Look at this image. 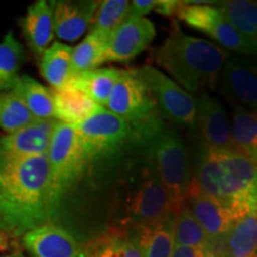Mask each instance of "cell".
<instances>
[{
  "instance_id": "1",
  "label": "cell",
  "mask_w": 257,
  "mask_h": 257,
  "mask_svg": "<svg viewBox=\"0 0 257 257\" xmlns=\"http://www.w3.org/2000/svg\"><path fill=\"white\" fill-rule=\"evenodd\" d=\"M55 213L48 155L0 163V230L23 237Z\"/></svg>"
},
{
  "instance_id": "2",
  "label": "cell",
  "mask_w": 257,
  "mask_h": 257,
  "mask_svg": "<svg viewBox=\"0 0 257 257\" xmlns=\"http://www.w3.org/2000/svg\"><path fill=\"white\" fill-rule=\"evenodd\" d=\"M193 179L234 220L257 211V165L240 153L199 148Z\"/></svg>"
},
{
  "instance_id": "3",
  "label": "cell",
  "mask_w": 257,
  "mask_h": 257,
  "mask_svg": "<svg viewBox=\"0 0 257 257\" xmlns=\"http://www.w3.org/2000/svg\"><path fill=\"white\" fill-rule=\"evenodd\" d=\"M229 53L216 43L176 30L154 51V62L189 94L214 88Z\"/></svg>"
},
{
  "instance_id": "4",
  "label": "cell",
  "mask_w": 257,
  "mask_h": 257,
  "mask_svg": "<svg viewBox=\"0 0 257 257\" xmlns=\"http://www.w3.org/2000/svg\"><path fill=\"white\" fill-rule=\"evenodd\" d=\"M138 143L168 192L175 212H178L185 205L193 184L188 152L181 136L163 123L138 140Z\"/></svg>"
},
{
  "instance_id": "5",
  "label": "cell",
  "mask_w": 257,
  "mask_h": 257,
  "mask_svg": "<svg viewBox=\"0 0 257 257\" xmlns=\"http://www.w3.org/2000/svg\"><path fill=\"white\" fill-rule=\"evenodd\" d=\"M124 195L123 231L159 223L176 213L168 192L144 154L126 170Z\"/></svg>"
},
{
  "instance_id": "6",
  "label": "cell",
  "mask_w": 257,
  "mask_h": 257,
  "mask_svg": "<svg viewBox=\"0 0 257 257\" xmlns=\"http://www.w3.org/2000/svg\"><path fill=\"white\" fill-rule=\"evenodd\" d=\"M106 110L123 118L133 127L137 141L165 123L155 100L135 69L121 70Z\"/></svg>"
},
{
  "instance_id": "7",
  "label": "cell",
  "mask_w": 257,
  "mask_h": 257,
  "mask_svg": "<svg viewBox=\"0 0 257 257\" xmlns=\"http://www.w3.org/2000/svg\"><path fill=\"white\" fill-rule=\"evenodd\" d=\"M47 155L50 168L51 202L57 211L64 193L78 181L88 161L80 146L75 128L61 121L54 131Z\"/></svg>"
},
{
  "instance_id": "8",
  "label": "cell",
  "mask_w": 257,
  "mask_h": 257,
  "mask_svg": "<svg viewBox=\"0 0 257 257\" xmlns=\"http://www.w3.org/2000/svg\"><path fill=\"white\" fill-rule=\"evenodd\" d=\"M73 126L88 163L137 142L133 127L119 115L102 107L88 119Z\"/></svg>"
},
{
  "instance_id": "9",
  "label": "cell",
  "mask_w": 257,
  "mask_h": 257,
  "mask_svg": "<svg viewBox=\"0 0 257 257\" xmlns=\"http://www.w3.org/2000/svg\"><path fill=\"white\" fill-rule=\"evenodd\" d=\"M153 99L161 115L173 125L197 127V98L186 92L174 80L152 66L135 69Z\"/></svg>"
},
{
  "instance_id": "10",
  "label": "cell",
  "mask_w": 257,
  "mask_h": 257,
  "mask_svg": "<svg viewBox=\"0 0 257 257\" xmlns=\"http://www.w3.org/2000/svg\"><path fill=\"white\" fill-rule=\"evenodd\" d=\"M176 17L188 27L205 32L224 47L226 51L231 50L238 54V56L257 59V49L230 24L218 8L193 4L192 2H181Z\"/></svg>"
},
{
  "instance_id": "11",
  "label": "cell",
  "mask_w": 257,
  "mask_h": 257,
  "mask_svg": "<svg viewBox=\"0 0 257 257\" xmlns=\"http://www.w3.org/2000/svg\"><path fill=\"white\" fill-rule=\"evenodd\" d=\"M56 119H36L15 133L0 137V163L47 155Z\"/></svg>"
},
{
  "instance_id": "12",
  "label": "cell",
  "mask_w": 257,
  "mask_h": 257,
  "mask_svg": "<svg viewBox=\"0 0 257 257\" xmlns=\"http://www.w3.org/2000/svg\"><path fill=\"white\" fill-rule=\"evenodd\" d=\"M220 92L232 105L257 108V59L232 56L220 74Z\"/></svg>"
},
{
  "instance_id": "13",
  "label": "cell",
  "mask_w": 257,
  "mask_h": 257,
  "mask_svg": "<svg viewBox=\"0 0 257 257\" xmlns=\"http://www.w3.org/2000/svg\"><path fill=\"white\" fill-rule=\"evenodd\" d=\"M156 36L153 22L146 17H128L106 44L105 62H127L140 55Z\"/></svg>"
},
{
  "instance_id": "14",
  "label": "cell",
  "mask_w": 257,
  "mask_h": 257,
  "mask_svg": "<svg viewBox=\"0 0 257 257\" xmlns=\"http://www.w3.org/2000/svg\"><path fill=\"white\" fill-rule=\"evenodd\" d=\"M185 205L189 208L199 225L205 231L208 240L213 246V250L216 251L236 220L219 202L205 194L195 184L194 179L186 197Z\"/></svg>"
},
{
  "instance_id": "15",
  "label": "cell",
  "mask_w": 257,
  "mask_h": 257,
  "mask_svg": "<svg viewBox=\"0 0 257 257\" xmlns=\"http://www.w3.org/2000/svg\"><path fill=\"white\" fill-rule=\"evenodd\" d=\"M197 126L205 146L237 153L231 138V127L226 112L220 101L206 91L198 94Z\"/></svg>"
},
{
  "instance_id": "16",
  "label": "cell",
  "mask_w": 257,
  "mask_h": 257,
  "mask_svg": "<svg viewBox=\"0 0 257 257\" xmlns=\"http://www.w3.org/2000/svg\"><path fill=\"white\" fill-rule=\"evenodd\" d=\"M22 239L34 257H86L85 245L62 227L50 223L29 231Z\"/></svg>"
},
{
  "instance_id": "17",
  "label": "cell",
  "mask_w": 257,
  "mask_h": 257,
  "mask_svg": "<svg viewBox=\"0 0 257 257\" xmlns=\"http://www.w3.org/2000/svg\"><path fill=\"white\" fill-rule=\"evenodd\" d=\"M54 10V28L60 40L74 42L85 34L100 2H51Z\"/></svg>"
},
{
  "instance_id": "18",
  "label": "cell",
  "mask_w": 257,
  "mask_h": 257,
  "mask_svg": "<svg viewBox=\"0 0 257 257\" xmlns=\"http://www.w3.org/2000/svg\"><path fill=\"white\" fill-rule=\"evenodd\" d=\"M174 216L159 223L131 227L125 231L142 257H170L175 246Z\"/></svg>"
},
{
  "instance_id": "19",
  "label": "cell",
  "mask_w": 257,
  "mask_h": 257,
  "mask_svg": "<svg viewBox=\"0 0 257 257\" xmlns=\"http://www.w3.org/2000/svg\"><path fill=\"white\" fill-rule=\"evenodd\" d=\"M24 38L32 53L42 57L55 35L53 4L40 0L28 9L27 15L19 19Z\"/></svg>"
},
{
  "instance_id": "20",
  "label": "cell",
  "mask_w": 257,
  "mask_h": 257,
  "mask_svg": "<svg viewBox=\"0 0 257 257\" xmlns=\"http://www.w3.org/2000/svg\"><path fill=\"white\" fill-rule=\"evenodd\" d=\"M51 93L55 106V119L61 123H82L101 108L87 93L70 82L61 88L51 89Z\"/></svg>"
},
{
  "instance_id": "21",
  "label": "cell",
  "mask_w": 257,
  "mask_h": 257,
  "mask_svg": "<svg viewBox=\"0 0 257 257\" xmlns=\"http://www.w3.org/2000/svg\"><path fill=\"white\" fill-rule=\"evenodd\" d=\"M214 253L218 257H257V211L234 221Z\"/></svg>"
},
{
  "instance_id": "22",
  "label": "cell",
  "mask_w": 257,
  "mask_h": 257,
  "mask_svg": "<svg viewBox=\"0 0 257 257\" xmlns=\"http://www.w3.org/2000/svg\"><path fill=\"white\" fill-rule=\"evenodd\" d=\"M231 138L237 153L257 165V108L232 105Z\"/></svg>"
},
{
  "instance_id": "23",
  "label": "cell",
  "mask_w": 257,
  "mask_h": 257,
  "mask_svg": "<svg viewBox=\"0 0 257 257\" xmlns=\"http://www.w3.org/2000/svg\"><path fill=\"white\" fill-rule=\"evenodd\" d=\"M73 48L55 42L41 57V74L53 89L68 85L74 78L72 69Z\"/></svg>"
},
{
  "instance_id": "24",
  "label": "cell",
  "mask_w": 257,
  "mask_h": 257,
  "mask_svg": "<svg viewBox=\"0 0 257 257\" xmlns=\"http://www.w3.org/2000/svg\"><path fill=\"white\" fill-rule=\"evenodd\" d=\"M217 8L230 24L257 49V2L227 0L218 2Z\"/></svg>"
},
{
  "instance_id": "25",
  "label": "cell",
  "mask_w": 257,
  "mask_h": 257,
  "mask_svg": "<svg viewBox=\"0 0 257 257\" xmlns=\"http://www.w3.org/2000/svg\"><path fill=\"white\" fill-rule=\"evenodd\" d=\"M120 72L117 68H95L74 76L70 83L81 88L95 104L105 108L115 82L119 79Z\"/></svg>"
},
{
  "instance_id": "26",
  "label": "cell",
  "mask_w": 257,
  "mask_h": 257,
  "mask_svg": "<svg viewBox=\"0 0 257 257\" xmlns=\"http://www.w3.org/2000/svg\"><path fill=\"white\" fill-rule=\"evenodd\" d=\"M18 92L35 119H55V106L51 89L28 75L21 76L17 87Z\"/></svg>"
},
{
  "instance_id": "27",
  "label": "cell",
  "mask_w": 257,
  "mask_h": 257,
  "mask_svg": "<svg viewBox=\"0 0 257 257\" xmlns=\"http://www.w3.org/2000/svg\"><path fill=\"white\" fill-rule=\"evenodd\" d=\"M24 59L23 47L16 40L14 32L9 31L0 42V92L14 91L21 76L18 75Z\"/></svg>"
},
{
  "instance_id": "28",
  "label": "cell",
  "mask_w": 257,
  "mask_h": 257,
  "mask_svg": "<svg viewBox=\"0 0 257 257\" xmlns=\"http://www.w3.org/2000/svg\"><path fill=\"white\" fill-rule=\"evenodd\" d=\"M130 17V3L126 0L100 2L92 22L91 32L108 42L112 34Z\"/></svg>"
},
{
  "instance_id": "29",
  "label": "cell",
  "mask_w": 257,
  "mask_h": 257,
  "mask_svg": "<svg viewBox=\"0 0 257 257\" xmlns=\"http://www.w3.org/2000/svg\"><path fill=\"white\" fill-rule=\"evenodd\" d=\"M174 240L175 245L214 252L213 246L208 240L206 233L186 205L175 213Z\"/></svg>"
},
{
  "instance_id": "30",
  "label": "cell",
  "mask_w": 257,
  "mask_h": 257,
  "mask_svg": "<svg viewBox=\"0 0 257 257\" xmlns=\"http://www.w3.org/2000/svg\"><path fill=\"white\" fill-rule=\"evenodd\" d=\"M86 246V257H142L125 231L117 229Z\"/></svg>"
},
{
  "instance_id": "31",
  "label": "cell",
  "mask_w": 257,
  "mask_h": 257,
  "mask_svg": "<svg viewBox=\"0 0 257 257\" xmlns=\"http://www.w3.org/2000/svg\"><path fill=\"white\" fill-rule=\"evenodd\" d=\"M36 120L16 91L0 92V128L15 133Z\"/></svg>"
},
{
  "instance_id": "32",
  "label": "cell",
  "mask_w": 257,
  "mask_h": 257,
  "mask_svg": "<svg viewBox=\"0 0 257 257\" xmlns=\"http://www.w3.org/2000/svg\"><path fill=\"white\" fill-rule=\"evenodd\" d=\"M106 44L107 41L93 32H89L85 40L73 48L72 69L74 76L95 69L96 67L105 63Z\"/></svg>"
},
{
  "instance_id": "33",
  "label": "cell",
  "mask_w": 257,
  "mask_h": 257,
  "mask_svg": "<svg viewBox=\"0 0 257 257\" xmlns=\"http://www.w3.org/2000/svg\"><path fill=\"white\" fill-rule=\"evenodd\" d=\"M157 0H134L130 3V17H144L152 12L156 6Z\"/></svg>"
},
{
  "instance_id": "34",
  "label": "cell",
  "mask_w": 257,
  "mask_h": 257,
  "mask_svg": "<svg viewBox=\"0 0 257 257\" xmlns=\"http://www.w3.org/2000/svg\"><path fill=\"white\" fill-rule=\"evenodd\" d=\"M180 5H181V2H176V0H160V2H156L154 10L165 17H172V16H176Z\"/></svg>"
},
{
  "instance_id": "35",
  "label": "cell",
  "mask_w": 257,
  "mask_h": 257,
  "mask_svg": "<svg viewBox=\"0 0 257 257\" xmlns=\"http://www.w3.org/2000/svg\"><path fill=\"white\" fill-rule=\"evenodd\" d=\"M11 249V236L0 230V251H8Z\"/></svg>"
},
{
  "instance_id": "36",
  "label": "cell",
  "mask_w": 257,
  "mask_h": 257,
  "mask_svg": "<svg viewBox=\"0 0 257 257\" xmlns=\"http://www.w3.org/2000/svg\"><path fill=\"white\" fill-rule=\"evenodd\" d=\"M15 255H16V257H24L23 253H21V252H15Z\"/></svg>"
},
{
  "instance_id": "37",
  "label": "cell",
  "mask_w": 257,
  "mask_h": 257,
  "mask_svg": "<svg viewBox=\"0 0 257 257\" xmlns=\"http://www.w3.org/2000/svg\"><path fill=\"white\" fill-rule=\"evenodd\" d=\"M3 257H16V255L14 253V255H10V256H3Z\"/></svg>"
}]
</instances>
